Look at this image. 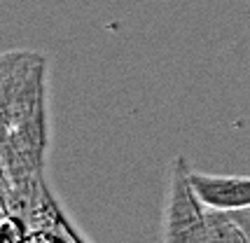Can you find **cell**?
<instances>
[{
  "instance_id": "1",
  "label": "cell",
  "mask_w": 250,
  "mask_h": 243,
  "mask_svg": "<svg viewBox=\"0 0 250 243\" xmlns=\"http://www.w3.org/2000/svg\"><path fill=\"white\" fill-rule=\"evenodd\" d=\"M2 129L47 115V56L42 52H5L0 61Z\"/></svg>"
},
{
  "instance_id": "2",
  "label": "cell",
  "mask_w": 250,
  "mask_h": 243,
  "mask_svg": "<svg viewBox=\"0 0 250 243\" xmlns=\"http://www.w3.org/2000/svg\"><path fill=\"white\" fill-rule=\"evenodd\" d=\"M162 243H208V206L194 189L185 155L173 157L168 166Z\"/></svg>"
},
{
  "instance_id": "3",
  "label": "cell",
  "mask_w": 250,
  "mask_h": 243,
  "mask_svg": "<svg viewBox=\"0 0 250 243\" xmlns=\"http://www.w3.org/2000/svg\"><path fill=\"white\" fill-rule=\"evenodd\" d=\"M192 182L208 208L239 210L250 206V176H210L192 171Z\"/></svg>"
},
{
  "instance_id": "4",
  "label": "cell",
  "mask_w": 250,
  "mask_h": 243,
  "mask_svg": "<svg viewBox=\"0 0 250 243\" xmlns=\"http://www.w3.org/2000/svg\"><path fill=\"white\" fill-rule=\"evenodd\" d=\"M208 243H250L229 210L208 208Z\"/></svg>"
},
{
  "instance_id": "5",
  "label": "cell",
  "mask_w": 250,
  "mask_h": 243,
  "mask_svg": "<svg viewBox=\"0 0 250 243\" xmlns=\"http://www.w3.org/2000/svg\"><path fill=\"white\" fill-rule=\"evenodd\" d=\"M234 218H236V222L241 224V229L246 232V236H248V241H250V206L248 208H239V210H229Z\"/></svg>"
}]
</instances>
